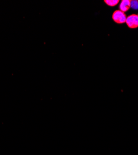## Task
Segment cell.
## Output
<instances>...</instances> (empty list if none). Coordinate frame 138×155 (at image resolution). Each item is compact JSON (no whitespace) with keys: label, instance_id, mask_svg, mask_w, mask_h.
Listing matches in <instances>:
<instances>
[{"label":"cell","instance_id":"cell-4","mask_svg":"<svg viewBox=\"0 0 138 155\" xmlns=\"http://www.w3.org/2000/svg\"><path fill=\"white\" fill-rule=\"evenodd\" d=\"M104 2L108 6L113 7L119 3V0H105Z\"/></svg>","mask_w":138,"mask_h":155},{"label":"cell","instance_id":"cell-3","mask_svg":"<svg viewBox=\"0 0 138 155\" xmlns=\"http://www.w3.org/2000/svg\"><path fill=\"white\" fill-rule=\"evenodd\" d=\"M131 8V1L130 0H123L119 5L120 11L123 12L128 11Z\"/></svg>","mask_w":138,"mask_h":155},{"label":"cell","instance_id":"cell-5","mask_svg":"<svg viewBox=\"0 0 138 155\" xmlns=\"http://www.w3.org/2000/svg\"><path fill=\"white\" fill-rule=\"evenodd\" d=\"M131 7L134 9H138V1H131Z\"/></svg>","mask_w":138,"mask_h":155},{"label":"cell","instance_id":"cell-1","mask_svg":"<svg viewBox=\"0 0 138 155\" xmlns=\"http://www.w3.org/2000/svg\"><path fill=\"white\" fill-rule=\"evenodd\" d=\"M127 16L124 12L120 10H116L112 15V19L117 24H123L126 22Z\"/></svg>","mask_w":138,"mask_h":155},{"label":"cell","instance_id":"cell-6","mask_svg":"<svg viewBox=\"0 0 138 155\" xmlns=\"http://www.w3.org/2000/svg\"><path fill=\"white\" fill-rule=\"evenodd\" d=\"M137 16H138V15H137Z\"/></svg>","mask_w":138,"mask_h":155},{"label":"cell","instance_id":"cell-2","mask_svg":"<svg viewBox=\"0 0 138 155\" xmlns=\"http://www.w3.org/2000/svg\"><path fill=\"white\" fill-rule=\"evenodd\" d=\"M128 26L131 29H136L138 28V16L136 14L130 15L126 21Z\"/></svg>","mask_w":138,"mask_h":155}]
</instances>
